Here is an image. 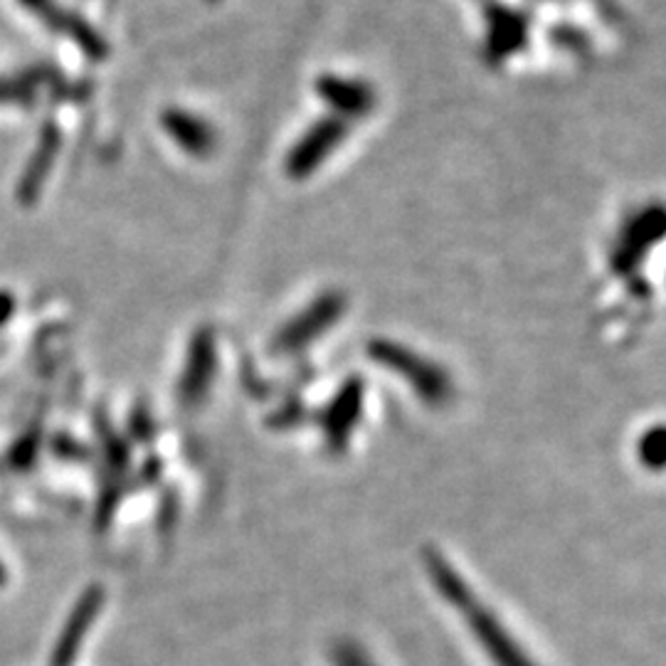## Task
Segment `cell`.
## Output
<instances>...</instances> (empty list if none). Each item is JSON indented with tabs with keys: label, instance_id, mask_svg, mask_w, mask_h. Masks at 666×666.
Wrapping results in <instances>:
<instances>
[{
	"label": "cell",
	"instance_id": "6da1fadb",
	"mask_svg": "<svg viewBox=\"0 0 666 666\" xmlns=\"http://www.w3.org/2000/svg\"><path fill=\"white\" fill-rule=\"evenodd\" d=\"M368 356L376 366L402 378L405 386L412 388L427 408H445L455 395V382L449 372L433 358L417 354L415 348L390 341V338H372L368 344Z\"/></svg>",
	"mask_w": 666,
	"mask_h": 666
},
{
	"label": "cell",
	"instance_id": "7a4b0ae2",
	"mask_svg": "<svg viewBox=\"0 0 666 666\" xmlns=\"http://www.w3.org/2000/svg\"><path fill=\"white\" fill-rule=\"evenodd\" d=\"M346 307L348 304L341 291H324V295L309 301L299 314L291 316V319L275 334L272 351L281 356H291L309 348L314 341H319L326 331H331L334 326L341 321Z\"/></svg>",
	"mask_w": 666,
	"mask_h": 666
},
{
	"label": "cell",
	"instance_id": "3957f363",
	"mask_svg": "<svg viewBox=\"0 0 666 666\" xmlns=\"http://www.w3.org/2000/svg\"><path fill=\"white\" fill-rule=\"evenodd\" d=\"M348 137V123L338 117L326 115L316 119L301 137L291 143V149L285 156V171L289 178L304 180L321 171L324 163L341 149V143Z\"/></svg>",
	"mask_w": 666,
	"mask_h": 666
},
{
	"label": "cell",
	"instance_id": "277c9868",
	"mask_svg": "<svg viewBox=\"0 0 666 666\" xmlns=\"http://www.w3.org/2000/svg\"><path fill=\"white\" fill-rule=\"evenodd\" d=\"M366 405V382L360 376L346 378V382L338 388L331 400L326 402V408L319 417V427L324 435V443L334 451H341L351 443L356 427L360 425Z\"/></svg>",
	"mask_w": 666,
	"mask_h": 666
},
{
	"label": "cell",
	"instance_id": "5b68a950",
	"mask_svg": "<svg viewBox=\"0 0 666 666\" xmlns=\"http://www.w3.org/2000/svg\"><path fill=\"white\" fill-rule=\"evenodd\" d=\"M218 372V338L216 331L202 326L193 334L188 344V354H186V364L183 370H180V382H178V395L180 402L186 408H196L206 395L210 392L212 380H216Z\"/></svg>",
	"mask_w": 666,
	"mask_h": 666
},
{
	"label": "cell",
	"instance_id": "8992f818",
	"mask_svg": "<svg viewBox=\"0 0 666 666\" xmlns=\"http://www.w3.org/2000/svg\"><path fill=\"white\" fill-rule=\"evenodd\" d=\"M465 619L477 645L494 666H538L491 609L474 603L465 609Z\"/></svg>",
	"mask_w": 666,
	"mask_h": 666
},
{
	"label": "cell",
	"instance_id": "52a82bcc",
	"mask_svg": "<svg viewBox=\"0 0 666 666\" xmlns=\"http://www.w3.org/2000/svg\"><path fill=\"white\" fill-rule=\"evenodd\" d=\"M316 95L331 109V117H338L346 123L368 117L378 105V95L372 85L360 77L348 74H321L316 79Z\"/></svg>",
	"mask_w": 666,
	"mask_h": 666
},
{
	"label": "cell",
	"instance_id": "ba28073f",
	"mask_svg": "<svg viewBox=\"0 0 666 666\" xmlns=\"http://www.w3.org/2000/svg\"><path fill=\"white\" fill-rule=\"evenodd\" d=\"M664 235V212L662 208H647L639 216L632 218L625 230L619 232L615 252H613V267L617 275H632L635 269L645 262V257L662 242Z\"/></svg>",
	"mask_w": 666,
	"mask_h": 666
},
{
	"label": "cell",
	"instance_id": "9c48e42d",
	"mask_svg": "<svg viewBox=\"0 0 666 666\" xmlns=\"http://www.w3.org/2000/svg\"><path fill=\"white\" fill-rule=\"evenodd\" d=\"M105 597L107 595L101 585H92V588H87L82 595H79V600L72 607L70 617H67V623L60 629L58 645L52 647L50 666H74L79 652H82V647H85L89 629L95 627L97 617L101 615Z\"/></svg>",
	"mask_w": 666,
	"mask_h": 666
},
{
	"label": "cell",
	"instance_id": "30bf717a",
	"mask_svg": "<svg viewBox=\"0 0 666 666\" xmlns=\"http://www.w3.org/2000/svg\"><path fill=\"white\" fill-rule=\"evenodd\" d=\"M161 129L180 151L193 158H208L218 149V129L190 109H166L161 115Z\"/></svg>",
	"mask_w": 666,
	"mask_h": 666
},
{
	"label": "cell",
	"instance_id": "8fae6325",
	"mask_svg": "<svg viewBox=\"0 0 666 666\" xmlns=\"http://www.w3.org/2000/svg\"><path fill=\"white\" fill-rule=\"evenodd\" d=\"M526 40H528V26H526V18L518 13V10L509 6L487 10L484 48H487V58L491 62H504L514 58L516 52L524 50Z\"/></svg>",
	"mask_w": 666,
	"mask_h": 666
},
{
	"label": "cell",
	"instance_id": "7c38bea8",
	"mask_svg": "<svg viewBox=\"0 0 666 666\" xmlns=\"http://www.w3.org/2000/svg\"><path fill=\"white\" fill-rule=\"evenodd\" d=\"M423 563L427 568V575H430L433 585L437 588L439 597L451 607H457L459 613H465L467 607H471L474 603V590L467 585V580L461 578V575L455 570L451 563H447V558L443 553L435 548H425L423 550Z\"/></svg>",
	"mask_w": 666,
	"mask_h": 666
},
{
	"label": "cell",
	"instance_id": "4fadbf2b",
	"mask_svg": "<svg viewBox=\"0 0 666 666\" xmlns=\"http://www.w3.org/2000/svg\"><path fill=\"white\" fill-rule=\"evenodd\" d=\"M637 457L642 467L659 471L664 467V427L654 425L652 430L639 437L637 443Z\"/></svg>",
	"mask_w": 666,
	"mask_h": 666
},
{
	"label": "cell",
	"instance_id": "5bb4252c",
	"mask_svg": "<svg viewBox=\"0 0 666 666\" xmlns=\"http://www.w3.org/2000/svg\"><path fill=\"white\" fill-rule=\"evenodd\" d=\"M38 449H40V425H32L30 430L13 445V449H10L8 461L16 469H28L32 467V461H36Z\"/></svg>",
	"mask_w": 666,
	"mask_h": 666
},
{
	"label": "cell",
	"instance_id": "9a60e30c",
	"mask_svg": "<svg viewBox=\"0 0 666 666\" xmlns=\"http://www.w3.org/2000/svg\"><path fill=\"white\" fill-rule=\"evenodd\" d=\"M331 662H334V666H378L376 662H372L370 654L351 639L336 642L334 652H331Z\"/></svg>",
	"mask_w": 666,
	"mask_h": 666
},
{
	"label": "cell",
	"instance_id": "2e32d148",
	"mask_svg": "<svg viewBox=\"0 0 666 666\" xmlns=\"http://www.w3.org/2000/svg\"><path fill=\"white\" fill-rule=\"evenodd\" d=\"M129 425H131V435L137 443H151V439L156 437V423L146 405H139V408L131 410Z\"/></svg>",
	"mask_w": 666,
	"mask_h": 666
},
{
	"label": "cell",
	"instance_id": "e0dca14e",
	"mask_svg": "<svg viewBox=\"0 0 666 666\" xmlns=\"http://www.w3.org/2000/svg\"><path fill=\"white\" fill-rule=\"evenodd\" d=\"M16 314V299L8 291H0V329L10 321V316Z\"/></svg>",
	"mask_w": 666,
	"mask_h": 666
},
{
	"label": "cell",
	"instance_id": "ac0fdd59",
	"mask_svg": "<svg viewBox=\"0 0 666 666\" xmlns=\"http://www.w3.org/2000/svg\"><path fill=\"white\" fill-rule=\"evenodd\" d=\"M20 3L26 8H30V10H38V13H42L44 3H48V0H20Z\"/></svg>",
	"mask_w": 666,
	"mask_h": 666
},
{
	"label": "cell",
	"instance_id": "d6986e66",
	"mask_svg": "<svg viewBox=\"0 0 666 666\" xmlns=\"http://www.w3.org/2000/svg\"><path fill=\"white\" fill-rule=\"evenodd\" d=\"M6 583H8V570H6L3 563H0V588H3Z\"/></svg>",
	"mask_w": 666,
	"mask_h": 666
}]
</instances>
